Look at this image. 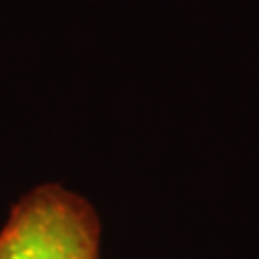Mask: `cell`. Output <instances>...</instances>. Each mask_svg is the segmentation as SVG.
Wrapping results in <instances>:
<instances>
[{
	"label": "cell",
	"mask_w": 259,
	"mask_h": 259,
	"mask_svg": "<svg viewBox=\"0 0 259 259\" xmlns=\"http://www.w3.org/2000/svg\"><path fill=\"white\" fill-rule=\"evenodd\" d=\"M102 227L87 199L46 184L26 192L0 227V259H102Z\"/></svg>",
	"instance_id": "cell-1"
}]
</instances>
